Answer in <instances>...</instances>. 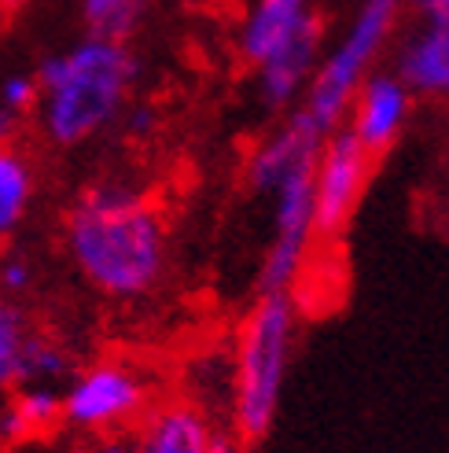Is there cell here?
Masks as SVG:
<instances>
[{
  "mask_svg": "<svg viewBox=\"0 0 449 453\" xmlns=\"http://www.w3.org/2000/svg\"><path fill=\"white\" fill-rule=\"evenodd\" d=\"M63 243L74 269L107 299H141L163 280V214L126 185L85 188L63 218Z\"/></svg>",
  "mask_w": 449,
  "mask_h": 453,
  "instance_id": "1",
  "label": "cell"
},
{
  "mask_svg": "<svg viewBox=\"0 0 449 453\" xmlns=\"http://www.w3.org/2000/svg\"><path fill=\"white\" fill-rule=\"evenodd\" d=\"M137 56L118 37L88 34L44 56L37 78V122L56 148H78L115 122L137 81Z\"/></svg>",
  "mask_w": 449,
  "mask_h": 453,
  "instance_id": "2",
  "label": "cell"
},
{
  "mask_svg": "<svg viewBox=\"0 0 449 453\" xmlns=\"http://www.w3.org/2000/svg\"><path fill=\"white\" fill-rule=\"evenodd\" d=\"M295 325H299V310L287 291L258 296L251 313L243 317L232 354L229 427L247 442H258L277 420L291 350H295Z\"/></svg>",
  "mask_w": 449,
  "mask_h": 453,
  "instance_id": "3",
  "label": "cell"
},
{
  "mask_svg": "<svg viewBox=\"0 0 449 453\" xmlns=\"http://www.w3.org/2000/svg\"><path fill=\"white\" fill-rule=\"evenodd\" d=\"M401 12H406L401 0H357L350 27L321 56L317 71H313L302 93V104L295 107L321 137H328V133H335L346 122L354 93L376 71L379 56L387 52L401 22Z\"/></svg>",
  "mask_w": 449,
  "mask_h": 453,
  "instance_id": "4",
  "label": "cell"
},
{
  "mask_svg": "<svg viewBox=\"0 0 449 453\" xmlns=\"http://www.w3.org/2000/svg\"><path fill=\"white\" fill-rule=\"evenodd\" d=\"M63 395V424L88 435H110L151 410V388L141 369L126 361H93L74 369Z\"/></svg>",
  "mask_w": 449,
  "mask_h": 453,
  "instance_id": "5",
  "label": "cell"
},
{
  "mask_svg": "<svg viewBox=\"0 0 449 453\" xmlns=\"http://www.w3.org/2000/svg\"><path fill=\"white\" fill-rule=\"evenodd\" d=\"M372 155L346 126L328 133L313 163V233L339 236L365 196Z\"/></svg>",
  "mask_w": 449,
  "mask_h": 453,
  "instance_id": "6",
  "label": "cell"
},
{
  "mask_svg": "<svg viewBox=\"0 0 449 453\" xmlns=\"http://www.w3.org/2000/svg\"><path fill=\"white\" fill-rule=\"evenodd\" d=\"M273 199V243H269L265 262L258 269V296H273V291L291 296V288L302 277L309 243L317 240L313 233V166L280 180Z\"/></svg>",
  "mask_w": 449,
  "mask_h": 453,
  "instance_id": "7",
  "label": "cell"
},
{
  "mask_svg": "<svg viewBox=\"0 0 449 453\" xmlns=\"http://www.w3.org/2000/svg\"><path fill=\"white\" fill-rule=\"evenodd\" d=\"M251 442L240 439L192 398L159 402L137 420L133 453H247Z\"/></svg>",
  "mask_w": 449,
  "mask_h": 453,
  "instance_id": "8",
  "label": "cell"
},
{
  "mask_svg": "<svg viewBox=\"0 0 449 453\" xmlns=\"http://www.w3.org/2000/svg\"><path fill=\"white\" fill-rule=\"evenodd\" d=\"M409 107H413V93L398 81L394 71H372L361 81V88L354 93V104L346 111L343 126L376 158L391 151L394 141L401 137V129L409 122Z\"/></svg>",
  "mask_w": 449,
  "mask_h": 453,
  "instance_id": "9",
  "label": "cell"
},
{
  "mask_svg": "<svg viewBox=\"0 0 449 453\" xmlns=\"http://www.w3.org/2000/svg\"><path fill=\"white\" fill-rule=\"evenodd\" d=\"M324 56V19L313 12L302 30L295 37H287L273 56H265L258 63V96L269 111H284L291 107L317 71V63Z\"/></svg>",
  "mask_w": 449,
  "mask_h": 453,
  "instance_id": "10",
  "label": "cell"
},
{
  "mask_svg": "<svg viewBox=\"0 0 449 453\" xmlns=\"http://www.w3.org/2000/svg\"><path fill=\"white\" fill-rule=\"evenodd\" d=\"M324 137L317 129H313L299 111H291V115L269 133V137L247 155V166H243V180L247 188L255 192H269L273 196L280 180H287L291 173L299 170H309L317 163V151H321Z\"/></svg>",
  "mask_w": 449,
  "mask_h": 453,
  "instance_id": "11",
  "label": "cell"
},
{
  "mask_svg": "<svg viewBox=\"0 0 449 453\" xmlns=\"http://www.w3.org/2000/svg\"><path fill=\"white\" fill-rule=\"evenodd\" d=\"M394 74L413 96H449V27L420 22L398 44Z\"/></svg>",
  "mask_w": 449,
  "mask_h": 453,
  "instance_id": "12",
  "label": "cell"
},
{
  "mask_svg": "<svg viewBox=\"0 0 449 453\" xmlns=\"http://www.w3.org/2000/svg\"><path fill=\"white\" fill-rule=\"evenodd\" d=\"M313 15V0H255L240 30V52L247 63H262L273 56L287 37L302 30V22Z\"/></svg>",
  "mask_w": 449,
  "mask_h": 453,
  "instance_id": "13",
  "label": "cell"
},
{
  "mask_svg": "<svg viewBox=\"0 0 449 453\" xmlns=\"http://www.w3.org/2000/svg\"><path fill=\"white\" fill-rule=\"evenodd\" d=\"M30 199H34L30 158L15 144H0V240H8L19 229Z\"/></svg>",
  "mask_w": 449,
  "mask_h": 453,
  "instance_id": "14",
  "label": "cell"
},
{
  "mask_svg": "<svg viewBox=\"0 0 449 453\" xmlns=\"http://www.w3.org/2000/svg\"><path fill=\"white\" fill-rule=\"evenodd\" d=\"M74 372V357L59 339L30 332L27 347H22V365H19V383H59L71 380Z\"/></svg>",
  "mask_w": 449,
  "mask_h": 453,
  "instance_id": "15",
  "label": "cell"
},
{
  "mask_svg": "<svg viewBox=\"0 0 449 453\" xmlns=\"http://www.w3.org/2000/svg\"><path fill=\"white\" fill-rule=\"evenodd\" d=\"M11 402H15L22 424H27L30 439L63 424V395H59L56 383H19Z\"/></svg>",
  "mask_w": 449,
  "mask_h": 453,
  "instance_id": "16",
  "label": "cell"
},
{
  "mask_svg": "<svg viewBox=\"0 0 449 453\" xmlns=\"http://www.w3.org/2000/svg\"><path fill=\"white\" fill-rule=\"evenodd\" d=\"M30 339L27 313L11 299L0 296V391L19 388V365H22V347Z\"/></svg>",
  "mask_w": 449,
  "mask_h": 453,
  "instance_id": "17",
  "label": "cell"
},
{
  "mask_svg": "<svg viewBox=\"0 0 449 453\" xmlns=\"http://www.w3.org/2000/svg\"><path fill=\"white\" fill-rule=\"evenodd\" d=\"M144 15V0H81V19L88 34L126 41Z\"/></svg>",
  "mask_w": 449,
  "mask_h": 453,
  "instance_id": "18",
  "label": "cell"
},
{
  "mask_svg": "<svg viewBox=\"0 0 449 453\" xmlns=\"http://www.w3.org/2000/svg\"><path fill=\"white\" fill-rule=\"evenodd\" d=\"M37 96H41L37 78H34V74H27V71L8 74V78H4V85H0V107L11 111V115H19V119H27L30 111L37 107Z\"/></svg>",
  "mask_w": 449,
  "mask_h": 453,
  "instance_id": "19",
  "label": "cell"
},
{
  "mask_svg": "<svg viewBox=\"0 0 449 453\" xmlns=\"http://www.w3.org/2000/svg\"><path fill=\"white\" fill-rule=\"evenodd\" d=\"M0 288H4V296H27L34 288V265L22 255H8L0 262Z\"/></svg>",
  "mask_w": 449,
  "mask_h": 453,
  "instance_id": "20",
  "label": "cell"
},
{
  "mask_svg": "<svg viewBox=\"0 0 449 453\" xmlns=\"http://www.w3.org/2000/svg\"><path fill=\"white\" fill-rule=\"evenodd\" d=\"M406 8L420 15V22H442L449 27V0H401Z\"/></svg>",
  "mask_w": 449,
  "mask_h": 453,
  "instance_id": "21",
  "label": "cell"
},
{
  "mask_svg": "<svg viewBox=\"0 0 449 453\" xmlns=\"http://www.w3.org/2000/svg\"><path fill=\"white\" fill-rule=\"evenodd\" d=\"M155 126V111L151 107H129L122 111V129L129 133V137H144V133H151Z\"/></svg>",
  "mask_w": 449,
  "mask_h": 453,
  "instance_id": "22",
  "label": "cell"
},
{
  "mask_svg": "<svg viewBox=\"0 0 449 453\" xmlns=\"http://www.w3.org/2000/svg\"><path fill=\"white\" fill-rule=\"evenodd\" d=\"M19 126H22V119L0 107V144H11V141H15V133H19Z\"/></svg>",
  "mask_w": 449,
  "mask_h": 453,
  "instance_id": "23",
  "label": "cell"
},
{
  "mask_svg": "<svg viewBox=\"0 0 449 453\" xmlns=\"http://www.w3.org/2000/svg\"><path fill=\"white\" fill-rule=\"evenodd\" d=\"M100 453H133V439H122L118 432H110V435H103Z\"/></svg>",
  "mask_w": 449,
  "mask_h": 453,
  "instance_id": "24",
  "label": "cell"
},
{
  "mask_svg": "<svg viewBox=\"0 0 449 453\" xmlns=\"http://www.w3.org/2000/svg\"><path fill=\"white\" fill-rule=\"evenodd\" d=\"M22 4H30V0H0V12H4V15H11V12H19Z\"/></svg>",
  "mask_w": 449,
  "mask_h": 453,
  "instance_id": "25",
  "label": "cell"
},
{
  "mask_svg": "<svg viewBox=\"0 0 449 453\" xmlns=\"http://www.w3.org/2000/svg\"><path fill=\"white\" fill-rule=\"evenodd\" d=\"M0 453H8V449H4V446H0Z\"/></svg>",
  "mask_w": 449,
  "mask_h": 453,
  "instance_id": "26",
  "label": "cell"
}]
</instances>
